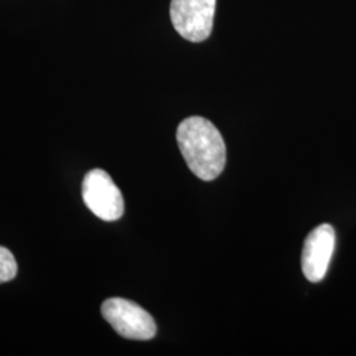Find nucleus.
<instances>
[{"label":"nucleus","instance_id":"1","mask_svg":"<svg viewBox=\"0 0 356 356\" xmlns=\"http://www.w3.org/2000/svg\"><path fill=\"white\" fill-rule=\"evenodd\" d=\"M177 143L197 177L216 179L226 165V144L218 128L202 116L186 118L177 128Z\"/></svg>","mask_w":356,"mask_h":356},{"label":"nucleus","instance_id":"2","mask_svg":"<svg viewBox=\"0 0 356 356\" xmlns=\"http://www.w3.org/2000/svg\"><path fill=\"white\" fill-rule=\"evenodd\" d=\"M102 316L119 335L127 339L148 341L157 331L152 316L141 306L124 298L106 300Z\"/></svg>","mask_w":356,"mask_h":356},{"label":"nucleus","instance_id":"3","mask_svg":"<svg viewBox=\"0 0 356 356\" xmlns=\"http://www.w3.org/2000/svg\"><path fill=\"white\" fill-rule=\"evenodd\" d=\"M216 0H172L170 19L181 38L202 42L210 38Z\"/></svg>","mask_w":356,"mask_h":356},{"label":"nucleus","instance_id":"4","mask_svg":"<svg viewBox=\"0 0 356 356\" xmlns=\"http://www.w3.org/2000/svg\"><path fill=\"white\" fill-rule=\"evenodd\" d=\"M82 198L90 211L103 220L114 222L124 213L122 193L102 169H92L83 178Z\"/></svg>","mask_w":356,"mask_h":356},{"label":"nucleus","instance_id":"5","mask_svg":"<svg viewBox=\"0 0 356 356\" xmlns=\"http://www.w3.org/2000/svg\"><path fill=\"white\" fill-rule=\"evenodd\" d=\"M334 248L335 231L330 225H321L307 235L301 257L302 272L307 280L318 282L325 279Z\"/></svg>","mask_w":356,"mask_h":356},{"label":"nucleus","instance_id":"6","mask_svg":"<svg viewBox=\"0 0 356 356\" xmlns=\"http://www.w3.org/2000/svg\"><path fill=\"white\" fill-rule=\"evenodd\" d=\"M17 273V264L13 252L0 245V284L13 280Z\"/></svg>","mask_w":356,"mask_h":356}]
</instances>
